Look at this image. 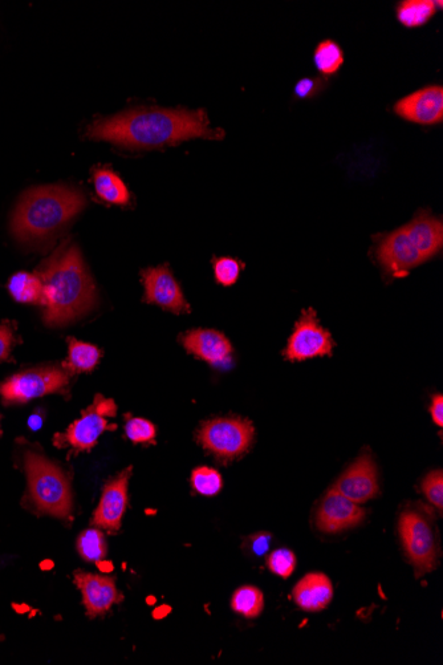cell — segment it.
<instances>
[{
    "instance_id": "obj_1",
    "label": "cell",
    "mask_w": 443,
    "mask_h": 665,
    "mask_svg": "<svg viewBox=\"0 0 443 665\" xmlns=\"http://www.w3.org/2000/svg\"><path fill=\"white\" fill-rule=\"evenodd\" d=\"M87 137L130 149H153L191 139L222 140L225 131L211 128L205 111L140 108L96 120Z\"/></svg>"
},
{
    "instance_id": "obj_2",
    "label": "cell",
    "mask_w": 443,
    "mask_h": 665,
    "mask_svg": "<svg viewBox=\"0 0 443 665\" xmlns=\"http://www.w3.org/2000/svg\"><path fill=\"white\" fill-rule=\"evenodd\" d=\"M36 274L43 282V320L47 326H67L95 306V283L79 247L69 241L58 247Z\"/></svg>"
},
{
    "instance_id": "obj_3",
    "label": "cell",
    "mask_w": 443,
    "mask_h": 665,
    "mask_svg": "<svg viewBox=\"0 0 443 665\" xmlns=\"http://www.w3.org/2000/svg\"><path fill=\"white\" fill-rule=\"evenodd\" d=\"M85 206L84 193L71 186L28 190L12 214V234L22 242L44 241L62 230Z\"/></svg>"
},
{
    "instance_id": "obj_4",
    "label": "cell",
    "mask_w": 443,
    "mask_h": 665,
    "mask_svg": "<svg viewBox=\"0 0 443 665\" xmlns=\"http://www.w3.org/2000/svg\"><path fill=\"white\" fill-rule=\"evenodd\" d=\"M24 469H26L30 496L36 508L52 517L60 519L71 517L72 490L63 469L32 450L24 454Z\"/></svg>"
},
{
    "instance_id": "obj_5",
    "label": "cell",
    "mask_w": 443,
    "mask_h": 665,
    "mask_svg": "<svg viewBox=\"0 0 443 665\" xmlns=\"http://www.w3.org/2000/svg\"><path fill=\"white\" fill-rule=\"evenodd\" d=\"M197 439L203 449L213 454L219 462L227 464L249 452L254 443L255 429L250 420L225 417L203 423Z\"/></svg>"
},
{
    "instance_id": "obj_6",
    "label": "cell",
    "mask_w": 443,
    "mask_h": 665,
    "mask_svg": "<svg viewBox=\"0 0 443 665\" xmlns=\"http://www.w3.org/2000/svg\"><path fill=\"white\" fill-rule=\"evenodd\" d=\"M398 531L406 557L416 570V577L437 569L440 549L432 522L424 513L406 510L401 514Z\"/></svg>"
},
{
    "instance_id": "obj_7",
    "label": "cell",
    "mask_w": 443,
    "mask_h": 665,
    "mask_svg": "<svg viewBox=\"0 0 443 665\" xmlns=\"http://www.w3.org/2000/svg\"><path fill=\"white\" fill-rule=\"evenodd\" d=\"M68 384L69 373L64 368H35L8 377L0 385V396L6 404H26L51 393L64 392Z\"/></svg>"
},
{
    "instance_id": "obj_8",
    "label": "cell",
    "mask_w": 443,
    "mask_h": 665,
    "mask_svg": "<svg viewBox=\"0 0 443 665\" xmlns=\"http://www.w3.org/2000/svg\"><path fill=\"white\" fill-rule=\"evenodd\" d=\"M116 413L115 401L97 395L83 416L76 420L67 432L56 436L55 443L59 446H69L76 452H89L95 448L104 432L116 429V425L109 424V419L115 417Z\"/></svg>"
},
{
    "instance_id": "obj_9",
    "label": "cell",
    "mask_w": 443,
    "mask_h": 665,
    "mask_svg": "<svg viewBox=\"0 0 443 665\" xmlns=\"http://www.w3.org/2000/svg\"><path fill=\"white\" fill-rule=\"evenodd\" d=\"M335 346L331 332L321 326L314 308H308L302 312L296 322L294 332L287 340L283 356L290 362H304V360L331 356Z\"/></svg>"
},
{
    "instance_id": "obj_10",
    "label": "cell",
    "mask_w": 443,
    "mask_h": 665,
    "mask_svg": "<svg viewBox=\"0 0 443 665\" xmlns=\"http://www.w3.org/2000/svg\"><path fill=\"white\" fill-rule=\"evenodd\" d=\"M376 258L385 274L392 278H404L410 270L425 262L405 227L377 238Z\"/></svg>"
},
{
    "instance_id": "obj_11",
    "label": "cell",
    "mask_w": 443,
    "mask_h": 665,
    "mask_svg": "<svg viewBox=\"0 0 443 665\" xmlns=\"http://www.w3.org/2000/svg\"><path fill=\"white\" fill-rule=\"evenodd\" d=\"M333 488L357 505L365 504L379 496V468L372 454L369 452L360 454L357 460L341 474Z\"/></svg>"
},
{
    "instance_id": "obj_12",
    "label": "cell",
    "mask_w": 443,
    "mask_h": 665,
    "mask_svg": "<svg viewBox=\"0 0 443 665\" xmlns=\"http://www.w3.org/2000/svg\"><path fill=\"white\" fill-rule=\"evenodd\" d=\"M145 302L156 304L173 314H189L191 307L168 265L149 267L141 273Z\"/></svg>"
},
{
    "instance_id": "obj_13",
    "label": "cell",
    "mask_w": 443,
    "mask_h": 665,
    "mask_svg": "<svg viewBox=\"0 0 443 665\" xmlns=\"http://www.w3.org/2000/svg\"><path fill=\"white\" fill-rule=\"evenodd\" d=\"M367 516V510L355 504L335 488L321 500L316 512V527L324 534H337L359 526Z\"/></svg>"
},
{
    "instance_id": "obj_14",
    "label": "cell",
    "mask_w": 443,
    "mask_h": 665,
    "mask_svg": "<svg viewBox=\"0 0 443 665\" xmlns=\"http://www.w3.org/2000/svg\"><path fill=\"white\" fill-rule=\"evenodd\" d=\"M394 112L402 119L421 125L440 124L443 120V89L430 85L397 101Z\"/></svg>"
},
{
    "instance_id": "obj_15",
    "label": "cell",
    "mask_w": 443,
    "mask_h": 665,
    "mask_svg": "<svg viewBox=\"0 0 443 665\" xmlns=\"http://www.w3.org/2000/svg\"><path fill=\"white\" fill-rule=\"evenodd\" d=\"M132 477V468L125 469L115 480L105 485L100 504L93 514V523L100 529L112 531L120 530L121 521L128 506L129 480Z\"/></svg>"
},
{
    "instance_id": "obj_16",
    "label": "cell",
    "mask_w": 443,
    "mask_h": 665,
    "mask_svg": "<svg viewBox=\"0 0 443 665\" xmlns=\"http://www.w3.org/2000/svg\"><path fill=\"white\" fill-rule=\"evenodd\" d=\"M180 343L195 358L209 363L210 366H226L233 358V346L225 334L217 330L198 328L180 336Z\"/></svg>"
},
{
    "instance_id": "obj_17",
    "label": "cell",
    "mask_w": 443,
    "mask_h": 665,
    "mask_svg": "<svg viewBox=\"0 0 443 665\" xmlns=\"http://www.w3.org/2000/svg\"><path fill=\"white\" fill-rule=\"evenodd\" d=\"M75 583L83 594L84 606L91 618L105 614L123 600V595L112 578L89 573H76Z\"/></svg>"
},
{
    "instance_id": "obj_18",
    "label": "cell",
    "mask_w": 443,
    "mask_h": 665,
    "mask_svg": "<svg viewBox=\"0 0 443 665\" xmlns=\"http://www.w3.org/2000/svg\"><path fill=\"white\" fill-rule=\"evenodd\" d=\"M404 227L425 262L441 253L443 247L441 218L434 217L429 210L422 209Z\"/></svg>"
},
{
    "instance_id": "obj_19",
    "label": "cell",
    "mask_w": 443,
    "mask_h": 665,
    "mask_svg": "<svg viewBox=\"0 0 443 665\" xmlns=\"http://www.w3.org/2000/svg\"><path fill=\"white\" fill-rule=\"evenodd\" d=\"M296 606L303 611L319 612L331 604L333 586L327 575L312 573L306 575L292 592Z\"/></svg>"
},
{
    "instance_id": "obj_20",
    "label": "cell",
    "mask_w": 443,
    "mask_h": 665,
    "mask_svg": "<svg viewBox=\"0 0 443 665\" xmlns=\"http://www.w3.org/2000/svg\"><path fill=\"white\" fill-rule=\"evenodd\" d=\"M93 185L97 196L112 205L127 206L130 201L128 186L115 172L99 168L93 173Z\"/></svg>"
},
{
    "instance_id": "obj_21",
    "label": "cell",
    "mask_w": 443,
    "mask_h": 665,
    "mask_svg": "<svg viewBox=\"0 0 443 665\" xmlns=\"http://www.w3.org/2000/svg\"><path fill=\"white\" fill-rule=\"evenodd\" d=\"M8 291L18 303L36 304V306L44 304L43 282L36 273L30 274L22 271V273L12 275L8 281Z\"/></svg>"
},
{
    "instance_id": "obj_22",
    "label": "cell",
    "mask_w": 443,
    "mask_h": 665,
    "mask_svg": "<svg viewBox=\"0 0 443 665\" xmlns=\"http://www.w3.org/2000/svg\"><path fill=\"white\" fill-rule=\"evenodd\" d=\"M68 359L63 364L68 373H83L95 370L101 358V351L92 344L68 339Z\"/></svg>"
},
{
    "instance_id": "obj_23",
    "label": "cell",
    "mask_w": 443,
    "mask_h": 665,
    "mask_svg": "<svg viewBox=\"0 0 443 665\" xmlns=\"http://www.w3.org/2000/svg\"><path fill=\"white\" fill-rule=\"evenodd\" d=\"M436 12V2L430 0H405L397 6V18L408 28L424 26Z\"/></svg>"
},
{
    "instance_id": "obj_24",
    "label": "cell",
    "mask_w": 443,
    "mask_h": 665,
    "mask_svg": "<svg viewBox=\"0 0 443 665\" xmlns=\"http://www.w3.org/2000/svg\"><path fill=\"white\" fill-rule=\"evenodd\" d=\"M314 63L321 75H335L343 67L344 52L333 40H324L316 47Z\"/></svg>"
},
{
    "instance_id": "obj_25",
    "label": "cell",
    "mask_w": 443,
    "mask_h": 665,
    "mask_svg": "<svg viewBox=\"0 0 443 665\" xmlns=\"http://www.w3.org/2000/svg\"><path fill=\"white\" fill-rule=\"evenodd\" d=\"M231 607L237 614H241L245 618H258L264 608L262 591L251 586L241 587L234 592Z\"/></svg>"
},
{
    "instance_id": "obj_26",
    "label": "cell",
    "mask_w": 443,
    "mask_h": 665,
    "mask_svg": "<svg viewBox=\"0 0 443 665\" xmlns=\"http://www.w3.org/2000/svg\"><path fill=\"white\" fill-rule=\"evenodd\" d=\"M77 551L87 562H101L107 558L108 547L99 529H89L77 539Z\"/></svg>"
},
{
    "instance_id": "obj_27",
    "label": "cell",
    "mask_w": 443,
    "mask_h": 665,
    "mask_svg": "<svg viewBox=\"0 0 443 665\" xmlns=\"http://www.w3.org/2000/svg\"><path fill=\"white\" fill-rule=\"evenodd\" d=\"M191 486L201 496H217L223 488V478L218 470L201 466L191 473Z\"/></svg>"
},
{
    "instance_id": "obj_28",
    "label": "cell",
    "mask_w": 443,
    "mask_h": 665,
    "mask_svg": "<svg viewBox=\"0 0 443 665\" xmlns=\"http://www.w3.org/2000/svg\"><path fill=\"white\" fill-rule=\"evenodd\" d=\"M215 279L219 285L233 286L237 283L245 263L230 257L215 258L213 261Z\"/></svg>"
},
{
    "instance_id": "obj_29",
    "label": "cell",
    "mask_w": 443,
    "mask_h": 665,
    "mask_svg": "<svg viewBox=\"0 0 443 665\" xmlns=\"http://www.w3.org/2000/svg\"><path fill=\"white\" fill-rule=\"evenodd\" d=\"M125 433L134 444L156 443V427L149 420L141 419V417L129 419L125 425Z\"/></svg>"
},
{
    "instance_id": "obj_30",
    "label": "cell",
    "mask_w": 443,
    "mask_h": 665,
    "mask_svg": "<svg viewBox=\"0 0 443 665\" xmlns=\"http://www.w3.org/2000/svg\"><path fill=\"white\" fill-rule=\"evenodd\" d=\"M267 567L280 578H290L296 569L295 554L286 549L276 550L268 555Z\"/></svg>"
},
{
    "instance_id": "obj_31",
    "label": "cell",
    "mask_w": 443,
    "mask_h": 665,
    "mask_svg": "<svg viewBox=\"0 0 443 665\" xmlns=\"http://www.w3.org/2000/svg\"><path fill=\"white\" fill-rule=\"evenodd\" d=\"M422 493L428 498L430 504L440 510H443V473L441 469L433 470L422 481Z\"/></svg>"
},
{
    "instance_id": "obj_32",
    "label": "cell",
    "mask_w": 443,
    "mask_h": 665,
    "mask_svg": "<svg viewBox=\"0 0 443 665\" xmlns=\"http://www.w3.org/2000/svg\"><path fill=\"white\" fill-rule=\"evenodd\" d=\"M327 77H303L295 85V97L298 99H314L327 88Z\"/></svg>"
},
{
    "instance_id": "obj_33",
    "label": "cell",
    "mask_w": 443,
    "mask_h": 665,
    "mask_svg": "<svg viewBox=\"0 0 443 665\" xmlns=\"http://www.w3.org/2000/svg\"><path fill=\"white\" fill-rule=\"evenodd\" d=\"M15 343V326L11 322L0 324V363L10 358Z\"/></svg>"
},
{
    "instance_id": "obj_34",
    "label": "cell",
    "mask_w": 443,
    "mask_h": 665,
    "mask_svg": "<svg viewBox=\"0 0 443 665\" xmlns=\"http://www.w3.org/2000/svg\"><path fill=\"white\" fill-rule=\"evenodd\" d=\"M270 545H271L270 534L260 533L253 535V537L250 538L249 547L251 553L258 555V557H262V555L266 554L268 549H270Z\"/></svg>"
},
{
    "instance_id": "obj_35",
    "label": "cell",
    "mask_w": 443,
    "mask_h": 665,
    "mask_svg": "<svg viewBox=\"0 0 443 665\" xmlns=\"http://www.w3.org/2000/svg\"><path fill=\"white\" fill-rule=\"evenodd\" d=\"M430 415H432L433 423L437 427H443V397L442 395H434L432 405H430Z\"/></svg>"
},
{
    "instance_id": "obj_36",
    "label": "cell",
    "mask_w": 443,
    "mask_h": 665,
    "mask_svg": "<svg viewBox=\"0 0 443 665\" xmlns=\"http://www.w3.org/2000/svg\"><path fill=\"white\" fill-rule=\"evenodd\" d=\"M43 421V416L39 415V413H35V415H32L30 420H28V427H30L32 431H38V429L42 427Z\"/></svg>"
}]
</instances>
